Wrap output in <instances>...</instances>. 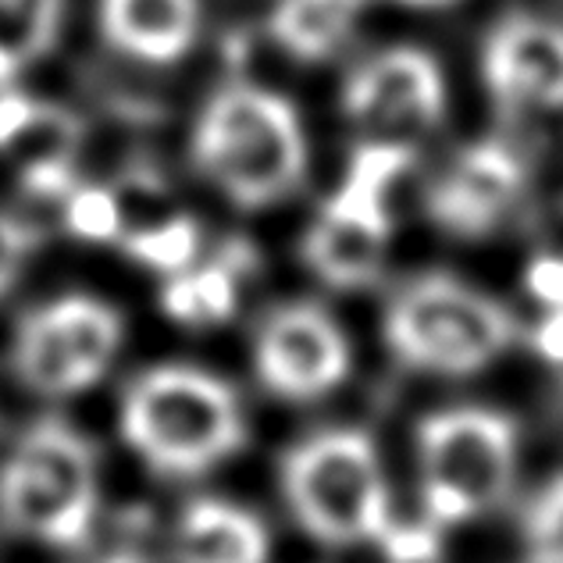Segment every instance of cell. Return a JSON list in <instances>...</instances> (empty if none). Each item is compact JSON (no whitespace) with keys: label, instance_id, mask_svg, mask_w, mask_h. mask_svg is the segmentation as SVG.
Masks as SVG:
<instances>
[{"label":"cell","instance_id":"obj_1","mask_svg":"<svg viewBox=\"0 0 563 563\" xmlns=\"http://www.w3.org/2000/svg\"><path fill=\"white\" fill-rule=\"evenodd\" d=\"M189 154L203 179L243 211L286 200L310 161L300 111L257 82H229L203 103Z\"/></svg>","mask_w":563,"mask_h":563},{"label":"cell","instance_id":"obj_2","mask_svg":"<svg viewBox=\"0 0 563 563\" xmlns=\"http://www.w3.org/2000/svg\"><path fill=\"white\" fill-rule=\"evenodd\" d=\"M122 439L168 478H197L243 450L246 421L235 389L211 372L168 364L143 372L122 396Z\"/></svg>","mask_w":563,"mask_h":563},{"label":"cell","instance_id":"obj_3","mask_svg":"<svg viewBox=\"0 0 563 563\" xmlns=\"http://www.w3.org/2000/svg\"><path fill=\"white\" fill-rule=\"evenodd\" d=\"M382 332L399 364L428 375L467 378L514 346L517 318L467 282L428 272L389 296Z\"/></svg>","mask_w":563,"mask_h":563},{"label":"cell","instance_id":"obj_4","mask_svg":"<svg viewBox=\"0 0 563 563\" xmlns=\"http://www.w3.org/2000/svg\"><path fill=\"white\" fill-rule=\"evenodd\" d=\"M413 168L404 140H367L350 154L343 179L324 197L303 232L300 257L321 286L357 292L375 286L393 240L389 197Z\"/></svg>","mask_w":563,"mask_h":563},{"label":"cell","instance_id":"obj_5","mask_svg":"<svg viewBox=\"0 0 563 563\" xmlns=\"http://www.w3.org/2000/svg\"><path fill=\"white\" fill-rule=\"evenodd\" d=\"M97 499V450L68 421H36L0 464V521L57 550L90 542Z\"/></svg>","mask_w":563,"mask_h":563},{"label":"cell","instance_id":"obj_6","mask_svg":"<svg viewBox=\"0 0 563 563\" xmlns=\"http://www.w3.org/2000/svg\"><path fill=\"white\" fill-rule=\"evenodd\" d=\"M282 496L321 545H378L396 525L378 450L361 428H329L292 446L282 461Z\"/></svg>","mask_w":563,"mask_h":563},{"label":"cell","instance_id":"obj_7","mask_svg":"<svg viewBox=\"0 0 563 563\" xmlns=\"http://www.w3.org/2000/svg\"><path fill=\"white\" fill-rule=\"evenodd\" d=\"M418 474L424 521L467 525L510 496L517 474V424L485 407L439 410L418 424Z\"/></svg>","mask_w":563,"mask_h":563},{"label":"cell","instance_id":"obj_8","mask_svg":"<svg viewBox=\"0 0 563 563\" xmlns=\"http://www.w3.org/2000/svg\"><path fill=\"white\" fill-rule=\"evenodd\" d=\"M528 189V161L514 143L471 140L424 186V214L453 240H485L514 214Z\"/></svg>","mask_w":563,"mask_h":563},{"label":"cell","instance_id":"obj_9","mask_svg":"<svg viewBox=\"0 0 563 563\" xmlns=\"http://www.w3.org/2000/svg\"><path fill=\"white\" fill-rule=\"evenodd\" d=\"M339 108L378 140L428 132L446 114V76L421 47H385L350 68Z\"/></svg>","mask_w":563,"mask_h":563},{"label":"cell","instance_id":"obj_10","mask_svg":"<svg viewBox=\"0 0 563 563\" xmlns=\"http://www.w3.org/2000/svg\"><path fill=\"white\" fill-rule=\"evenodd\" d=\"M350 339L318 303H282L257 324L254 367L264 389L289 404H314L346 382Z\"/></svg>","mask_w":563,"mask_h":563},{"label":"cell","instance_id":"obj_11","mask_svg":"<svg viewBox=\"0 0 563 563\" xmlns=\"http://www.w3.org/2000/svg\"><path fill=\"white\" fill-rule=\"evenodd\" d=\"M478 71L503 111H563V22L531 11L503 14L482 40Z\"/></svg>","mask_w":563,"mask_h":563},{"label":"cell","instance_id":"obj_12","mask_svg":"<svg viewBox=\"0 0 563 563\" xmlns=\"http://www.w3.org/2000/svg\"><path fill=\"white\" fill-rule=\"evenodd\" d=\"M200 0H100L97 25L111 51L140 65H175L197 47Z\"/></svg>","mask_w":563,"mask_h":563},{"label":"cell","instance_id":"obj_13","mask_svg":"<svg viewBox=\"0 0 563 563\" xmlns=\"http://www.w3.org/2000/svg\"><path fill=\"white\" fill-rule=\"evenodd\" d=\"M175 563H268L272 539L257 514L229 499H192L175 528Z\"/></svg>","mask_w":563,"mask_h":563},{"label":"cell","instance_id":"obj_14","mask_svg":"<svg viewBox=\"0 0 563 563\" xmlns=\"http://www.w3.org/2000/svg\"><path fill=\"white\" fill-rule=\"evenodd\" d=\"M254 264L246 246H225L211 261L192 264L189 272L172 275L161 289L165 314L183 329H211L225 324L240 307V282Z\"/></svg>","mask_w":563,"mask_h":563},{"label":"cell","instance_id":"obj_15","mask_svg":"<svg viewBox=\"0 0 563 563\" xmlns=\"http://www.w3.org/2000/svg\"><path fill=\"white\" fill-rule=\"evenodd\" d=\"M364 11L367 0H275L268 36L292 62L318 65L346 47Z\"/></svg>","mask_w":563,"mask_h":563},{"label":"cell","instance_id":"obj_16","mask_svg":"<svg viewBox=\"0 0 563 563\" xmlns=\"http://www.w3.org/2000/svg\"><path fill=\"white\" fill-rule=\"evenodd\" d=\"M11 367L29 393L47 399H68L86 389H93L90 375L82 372L76 353H71L68 339L57 324L51 303L25 314L19 332H14L11 346Z\"/></svg>","mask_w":563,"mask_h":563},{"label":"cell","instance_id":"obj_17","mask_svg":"<svg viewBox=\"0 0 563 563\" xmlns=\"http://www.w3.org/2000/svg\"><path fill=\"white\" fill-rule=\"evenodd\" d=\"M65 0H0V90L54 47Z\"/></svg>","mask_w":563,"mask_h":563},{"label":"cell","instance_id":"obj_18","mask_svg":"<svg viewBox=\"0 0 563 563\" xmlns=\"http://www.w3.org/2000/svg\"><path fill=\"white\" fill-rule=\"evenodd\" d=\"M51 310L57 324H62L79 367L97 385L103 372L111 367L118 346H122V335H125L122 314H118L111 303L97 300V296H62V300L51 303Z\"/></svg>","mask_w":563,"mask_h":563},{"label":"cell","instance_id":"obj_19","mask_svg":"<svg viewBox=\"0 0 563 563\" xmlns=\"http://www.w3.org/2000/svg\"><path fill=\"white\" fill-rule=\"evenodd\" d=\"M122 250L140 268L161 272L165 278L189 272L200 257V225L189 214L161 218L154 225L125 229Z\"/></svg>","mask_w":563,"mask_h":563},{"label":"cell","instance_id":"obj_20","mask_svg":"<svg viewBox=\"0 0 563 563\" xmlns=\"http://www.w3.org/2000/svg\"><path fill=\"white\" fill-rule=\"evenodd\" d=\"M62 207H65V229L79 243H122L125 235L122 200L108 186L79 183L62 200Z\"/></svg>","mask_w":563,"mask_h":563},{"label":"cell","instance_id":"obj_21","mask_svg":"<svg viewBox=\"0 0 563 563\" xmlns=\"http://www.w3.org/2000/svg\"><path fill=\"white\" fill-rule=\"evenodd\" d=\"M525 553V563H563V474L528 507Z\"/></svg>","mask_w":563,"mask_h":563},{"label":"cell","instance_id":"obj_22","mask_svg":"<svg viewBox=\"0 0 563 563\" xmlns=\"http://www.w3.org/2000/svg\"><path fill=\"white\" fill-rule=\"evenodd\" d=\"M19 183H22V189L29 192V197L62 203L68 192L79 186L76 154H40V157H29V161H22Z\"/></svg>","mask_w":563,"mask_h":563},{"label":"cell","instance_id":"obj_23","mask_svg":"<svg viewBox=\"0 0 563 563\" xmlns=\"http://www.w3.org/2000/svg\"><path fill=\"white\" fill-rule=\"evenodd\" d=\"M435 525H393L385 531V539L378 542L382 553L389 563H439L442 556V539Z\"/></svg>","mask_w":563,"mask_h":563},{"label":"cell","instance_id":"obj_24","mask_svg":"<svg viewBox=\"0 0 563 563\" xmlns=\"http://www.w3.org/2000/svg\"><path fill=\"white\" fill-rule=\"evenodd\" d=\"M33 250H36V229L25 225L22 218L0 211V296L19 282Z\"/></svg>","mask_w":563,"mask_h":563},{"label":"cell","instance_id":"obj_25","mask_svg":"<svg viewBox=\"0 0 563 563\" xmlns=\"http://www.w3.org/2000/svg\"><path fill=\"white\" fill-rule=\"evenodd\" d=\"M43 108H47V103L14 90V86L0 90V154H14V146H19L43 118Z\"/></svg>","mask_w":563,"mask_h":563},{"label":"cell","instance_id":"obj_26","mask_svg":"<svg viewBox=\"0 0 563 563\" xmlns=\"http://www.w3.org/2000/svg\"><path fill=\"white\" fill-rule=\"evenodd\" d=\"M525 289L542 310H560L563 307V254L531 257L525 272Z\"/></svg>","mask_w":563,"mask_h":563},{"label":"cell","instance_id":"obj_27","mask_svg":"<svg viewBox=\"0 0 563 563\" xmlns=\"http://www.w3.org/2000/svg\"><path fill=\"white\" fill-rule=\"evenodd\" d=\"M531 350H536L545 364L563 367V307L542 310L539 324L531 329Z\"/></svg>","mask_w":563,"mask_h":563},{"label":"cell","instance_id":"obj_28","mask_svg":"<svg viewBox=\"0 0 563 563\" xmlns=\"http://www.w3.org/2000/svg\"><path fill=\"white\" fill-rule=\"evenodd\" d=\"M393 4H399V8H413V11H442V8L456 4V0H393Z\"/></svg>","mask_w":563,"mask_h":563}]
</instances>
